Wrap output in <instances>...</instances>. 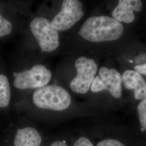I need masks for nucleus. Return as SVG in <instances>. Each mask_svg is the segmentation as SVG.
Segmentation results:
<instances>
[{"label":"nucleus","mask_w":146,"mask_h":146,"mask_svg":"<svg viewBox=\"0 0 146 146\" xmlns=\"http://www.w3.org/2000/svg\"><path fill=\"white\" fill-rule=\"evenodd\" d=\"M50 146H68L66 143L62 141H56L52 142Z\"/></svg>","instance_id":"obj_18"},{"label":"nucleus","mask_w":146,"mask_h":146,"mask_svg":"<svg viewBox=\"0 0 146 146\" xmlns=\"http://www.w3.org/2000/svg\"><path fill=\"white\" fill-rule=\"evenodd\" d=\"M33 100L35 105L40 108L62 111L69 107L72 98L65 89L52 84L37 89L33 95Z\"/></svg>","instance_id":"obj_2"},{"label":"nucleus","mask_w":146,"mask_h":146,"mask_svg":"<svg viewBox=\"0 0 146 146\" xmlns=\"http://www.w3.org/2000/svg\"><path fill=\"white\" fill-rule=\"evenodd\" d=\"M73 146H94L88 138L81 137L75 142Z\"/></svg>","instance_id":"obj_16"},{"label":"nucleus","mask_w":146,"mask_h":146,"mask_svg":"<svg viewBox=\"0 0 146 146\" xmlns=\"http://www.w3.org/2000/svg\"><path fill=\"white\" fill-rule=\"evenodd\" d=\"M96 146H125L121 142L113 139H107L100 141Z\"/></svg>","instance_id":"obj_14"},{"label":"nucleus","mask_w":146,"mask_h":146,"mask_svg":"<svg viewBox=\"0 0 146 146\" xmlns=\"http://www.w3.org/2000/svg\"><path fill=\"white\" fill-rule=\"evenodd\" d=\"M123 31V25L113 17L95 16L85 21L78 34L88 41L101 42L116 40L122 36Z\"/></svg>","instance_id":"obj_1"},{"label":"nucleus","mask_w":146,"mask_h":146,"mask_svg":"<svg viewBox=\"0 0 146 146\" xmlns=\"http://www.w3.org/2000/svg\"><path fill=\"white\" fill-rule=\"evenodd\" d=\"M14 86L21 90L38 89L47 86L50 81L52 73L46 66L35 64L29 70L13 73Z\"/></svg>","instance_id":"obj_4"},{"label":"nucleus","mask_w":146,"mask_h":146,"mask_svg":"<svg viewBox=\"0 0 146 146\" xmlns=\"http://www.w3.org/2000/svg\"><path fill=\"white\" fill-rule=\"evenodd\" d=\"M13 26L10 21L3 17L0 13V38L10 34Z\"/></svg>","instance_id":"obj_12"},{"label":"nucleus","mask_w":146,"mask_h":146,"mask_svg":"<svg viewBox=\"0 0 146 146\" xmlns=\"http://www.w3.org/2000/svg\"><path fill=\"white\" fill-rule=\"evenodd\" d=\"M30 28L42 52H52L58 48V31L47 19L36 17L31 21Z\"/></svg>","instance_id":"obj_3"},{"label":"nucleus","mask_w":146,"mask_h":146,"mask_svg":"<svg viewBox=\"0 0 146 146\" xmlns=\"http://www.w3.org/2000/svg\"><path fill=\"white\" fill-rule=\"evenodd\" d=\"M83 5L78 0L63 1L61 10L51 22L58 31H66L73 27L84 16Z\"/></svg>","instance_id":"obj_6"},{"label":"nucleus","mask_w":146,"mask_h":146,"mask_svg":"<svg viewBox=\"0 0 146 146\" xmlns=\"http://www.w3.org/2000/svg\"><path fill=\"white\" fill-rule=\"evenodd\" d=\"M134 96L136 100L146 99V84L140 88L134 90Z\"/></svg>","instance_id":"obj_15"},{"label":"nucleus","mask_w":146,"mask_h":146,"mask_svg":"<svg viewBox=\"0 0 146 146\" xmlns=\"http://www.w3.org/2000/svg\"><path fill=\"white\" fill-rule=\"evenodd\" d=\"M134 69L135 71L137 73L146 75V63L136 66L134 67Z\"/></svg>","instance_id":"obj_17"},{"label":"nucleus","mask_w":146,"mask_h":146,"mask_svg":"<svg viewBox=\"0 0 146 146\" xmlns=\"http://www.w3.org/2000/svg\"><path fill=\"white\" fill-rule=\"evenodd\" d=\"M11 91L7 76L0 74V108L7 107L10 104Z\"/></svg>","instance_id":"obj_11"},{"label":"nucleus","mask_w":146,"mask_h":146,"mask_svg":"<svg viewBox=\"0 0 146 146\" xmlns=\"http://www.w3.org/2000/svg\"><path fill=\"white\" fill-rule=\"evenodd\" d=\"M121 78L124 87L129 90H134L140 88L146 84L141 74L134 70H125L121 75Z\"/></svg>","instance_id":"obj_10"},{"label":"nucleus","mask_w":146,"mask_h":146,"mask_svg":"<svg viewBox=\"0 0 146 146\" xmlns=\"http://www.w3.org/2000/svg\"><path fill=\"white\" fill-rule=\"evenodd\" d=\"M122 78L120 73L114 68L102 67L100 69L99 75L95 76L91 85L93 93L107 90L115 99L122 96Z\"/></svg>","instance_id":"obj_7"},{"label":"nucleus","mask_w":146,"mask_h":146,"mask_svg":"<svg viewBox=\"0 0 146 146\" xmlns=\"http://www.w3.org/2000/svg\"><path fill=\"white\" fill-rule=\"evenodd\" d=\"M41 142L42 137L39 132L33 127H27L17 130L14 146H40Z\"/></svg>","instance_id":"obj_9"},{"label":"nucleus","mask_w":146,"mask_h":146,"mask_svg":"<svg viewBox=\"0 0 146 146\" xmlns=\"http://www.w3.org/2000/svg\"><path fill=\"white\" fill-rule=\"evenodd\" d=\"M137 110L141 126L146 131V99L142 100L139 103Z\"/></svg>","instance_id":"obj_13"},{"label":"nucleus","mask_w":146,"mask_h":146,"mask_svg":"<svg viewBox=\"0 0 146 146\" xmlns=\"http://www.w3.org/2000/svg\"><path fill=\"white\" fill-rule=\"evenodd\" d=\"M76 76L72 80L70 88L75 93L86 94L90 89L98 66L92 58L82 56L78 58L75 63Z\"/></svg>","instance_id":"obj_5"},{"label":"nucleus","mask_w":146,"mask_h":146,"mask_svg":"<svg viewBox=\"0 0 146 146\" xmlns=\"http://www.w3.org/2000/svg\"><path fill=\"white\" fill-rule=\"evenodd\" d=\"M142 9V2L140 0H120L113 11L112 16L120 23H131L135 19L134 11H140Z\"/></svg>","instance_id":"obj_8"}]
</instances>
